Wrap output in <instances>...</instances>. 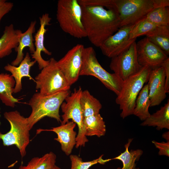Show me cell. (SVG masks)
Here are the masks:
<instances>
[{
    "instance_id": "obj_5",
    "label": "cell",
    "mask_w": 169,
    "mask_h": 169,
    "mask_svg": "<svg viewBox=\"0 0 169 169\" xmlns=\"http://www.w3.org/2000/svg\"><path fill=\"white\" fill-rule=\"evenodd\" d=\"M81 7L78 0H59L56 19L65 33L78 38L87 37L82 21Z\"/></svg>"
},
{
    "instance_id": "obj_18",
    "label": "cell",
    "mask_w": 169,
    "mask_h": 169,
    "mask_svg": "<svg viewBox=\"0 0 169 169\" xmlns=\"http://www.w3.org/2000/svg\"><path fill=\"white\" fill-rule=\"evenodd\" d=\"M36 21H32L27 29L24 33H21L20 36L18 44L15 49L17 52L15 59L11 63V64L17 66H18L24 58L23 50L26 47L29 48L31 54H33L35 51V47L33 43L34 41L33 34L35 31V26Z\"/></svg>"
},
{
    "instance_id": "obj_31",
    "label": "cell",
    "mask_w": 169,
    "mask_h": 169,
    "mask_svg": "<svg viewBox=\"0 0 169 169\" xmlns=\"http://www.w3.org/2000/svg\"><path fill=\"white\" fill-rule=\"evenodd\" d=\"M13 6V3L6 0H0V24L3 18L12 10Z\"/></svg>"
},
{
    "instance_id": "obj_27",
    "label": "cell",
    "mask_w": 169,
    "mask_h": 169,
    "mask_svg": "<svg viewBox=\"0 0 169 169\" xmlns=\"http://www.w3.org/2000/svg\"><path fill=\"white\" fill-rule=\"evenodd\" d=\"M56 156L52 152L41 157L32 158L26 166L21 165L18 169H52L55 165Z\"/></svg>"
},
{
    "instance_id": "obj_7",
    "label": "cell",
    "mask_w": 169,
    "mask_h": 169,
    "mask_svg": "<svg viewBox=\"0 0 169 169\" xmlns=\"http://www.w3.org/2000/svg\"><path fill=\"white\" fill-rule=\"evenodd\" d=\"M90 75L99 79L108 89L117 95L120 93L123 81L115 73H109L99 63L92 47L84 48L80 76Z\"/></svg>"
},
{
    "instance_id": "obj_6",
    "label": "cell",
    "mask_w": 169,
    "mask_h": 169,
    "mask_svg": "<svg viewBox=\"0 0 169 169\" xmlns=\"http://www.w3.org/2000/svg\"><path fill=\"white\" fill-rule=\"evenodd\" d=\"M3 115L9 123L10 129L5 134L0 132V140H2L4 146L15 145L23 157L26 154V149L30 142L27 118L21 115L17 110L6 112Z\"/></svg>"
},
{
    "instance_id": "obj_28",
    "label": "cell",
    "mask_w": 169,
    "mask_h": 169,
    "mask_svg": "<svg viewBox=\"0 0 169 169\" xmlns=\"http://www.w3.org/2000/svg\"><path fill=\"white\" fill-rule=\"evenodd\" d=\"M145 17L157 26H169V6L156 8Z\"/></svg>"
},
{
    "instance_id": "obj_13",
    "label": "cell",
    "mask_w": 169,
    "mask_h": 169,
    "mask_svg": "<svg viewBox=\"0 0 169 169\" xmlns=\"http://www.w3.org/2000/svg\"><path fill=\"white\" fill-rule=\"evenodd\" d=\"M137 59L141 66L152 69L161 66L168 56L159 47L145 38L136 43Z\"/></svg>"
},
{
    "instance_id": "obj_16",
    "label": "cell",
    "mask_w": 169,
    "mask_h": 169,
    "mask_svg": "<svg viewBox=\"0 0 169 169\" xmlns=\"http://www.w3.org/2000/svg\"><path fill=\"white\" fill-rule=\"evenodd\" d=\"M39 20L40 27L34 36L35 51L31 55L32 58L38 63L39 69L41 70L46 66L49 62V60H45L42 58L41 55V52L48 55H52V53L44 45V35L47 31L46 26L50 25L51 18L49 17V13H45L39 17Z\"/></svg>"
},
{
    "instance_id": "obj_9",
    "label": "cell",
    "mask_w": 169,
    "mask_h": 169,
    "mask_svg": "<svg viewBox=\"0 0 169 169\" xmlns=\"http://www.w3.org/2000/svg\"><path fill=\"white\" fill-rule=\"evenodd\" d=\"M83 90L79 87L74 89V91L65 98V102H63L61 105L62 120L61 125L65 124L69 119L75 123L78 127V132L76 137L75 147L85 146L88 139L85 136V129L83 123V117L81 108L80 100Z\"/></svg>"
},
{
    "instance_id": "obj_24",
    "label": "cell",
    "mask_w": 169,
    "mask_h": 169,
    "mask_svg": "<svg viewBox=\"0 0 169 169\" xmlns=\"http://www.w3.org/2000/svg\"><path fill=\"white\" fill-rule=\"evenodd\" d=\"M132 140V138L129 139L127 143L125 145V151L117 156L111 159V160L117 159L122 161V167H119L117 169H140L136 167L135 162L139 161L143 153V151L139 149L129 151V147Z\"/></svg>"
},
{
    "instance_id": "obj_1",
    "label": "cell",
    "mask_w": 169,
    "mask_h": 169,
    "mask_svg": "<svg viewBox=\"0 0 169 169\" xmlns=\"http://www.w3.org/2000/svg\"><path fill=\"white\" fill-rule=\"evenodd\" d=\"M81 6L82 21L87 37L92 44L99 47L120 28L119 14L112 8Z\"/></svg>"
},
{
    "instance_id": "obj_34",
    "label": "cell",
    "mask_w": 169,
    "mask_h": 169,
    "mask_svg": "<svg viewBox=\"0 0 169 169\" xmlns=\"http://www.w3.org/2000/svg\"><path fill=\"white\" fill-rule=\"evenodd\" d=\"M163 138L166 140L167 141H169V131L163 133L162 135Z\"/></svg>"
},
{
    "instance_id": "obj_8",
    "label": "cell",
    "mask_w": 169,
    "mask_h": 169,
    "mask_svg": "<svg viewBox=\"0 0 169 169\" xmlns=\"http://www.w3.org/2000/svg\"><path fill=\"white\" fill-rule=\"evenodd\" d=\"M34 81L36 89L39 90V93L44 95L69 90L71 86L53 58L50 59L48 64L36 76Z\"/></svg>"
},
{
    "instance_id": "obj_12",
    "label": "cell",
    "mask_w": 169,
    "mask_h": 169,
    "mask_svg": "<svg viewBox=\"0 0 169 169\" xmlns=\"http://www.w3.org/2000/svg\"><path fill=\"white\" fill-rule=\"evenodd\" d=\"M135 24L121 27L106 39L99 47L102 54L112 58L128 49L136 40H129L130 33Z\"/></svg>"
},
{
    "instance_id": "obj_35",
    "label": "cell",
    "mask_w": 169,
    "mask_h": 169,
    "mask_svg": "<svg viewBox=\"0 0 169 169\" xmlns=\"http://www.w3.org/2000/svg\"><path fill=\"white\" fill-rule=\"evenodd\" d=\"M52 169H61L59 167L55 165Z\"/></svg>"
},
{
    "instance_id": "obj_14",
    "label": "cell",
    "mask_w": 169,
    "mask_h": 169,
    "mask_svg": "<svg viewBox=\"0 0 169 169\" xmlns=\"http://www.w3.org/2000/svg\"><path fill=\"white\" fill-rule=\"evenodd\" d=\"M165 79V71L162 66L151 70L147 84L150 107L159 105L166 97Z\"/></svg>"
},
{
    "instance_id": "obj_11",
    "label": "cell",
    "mask_w": 169,
    "mask_h": 169,
    "mask_svg": "<svg viewBox=\"0 0 169 169\" xmlns=\"http://www.w3.org/2000/svg\"><path fill=\"white\" fill-rule=\"evenodd\" d=\"M84 48L83 44H78L57 61V65L70 86L80 76Z\"/></svg>"
},
{
    "instance_id": "obj_29",
    "label": "cell",
    "mask_w": 169,
    "mask_h": 169,
    "mask_svg": "<svg viewBox=\"0 0 169 169\" xmlns=\"http://www.w3.org/2000/svg\"><path fill=\"white\" fill-rule=\"evenodd\" d=\"M157 26L145 17L136 23L129 35V40L136 39L137 37L146 35L153 31Z\"/></svg>"
},
{
    "instance_id": "obj_21",
    "label": "cell",
    "mask_w": 169,
    "mask_h": 169,
    "mask_svg": "<svg viewBox=\"0 0 169 169\" xmlns=\"http://www.w3.org/2000/svg\"><path fill=\"white\" fill-rule=\"evenodd\" d=\"M143 126H156L158 130L169 129V100L160 110L144 120L140 125Z\"/></svg>"
},
{
    "instance_id": "obj_20",
    "label": "cell",
    "mask_w": 169,
    "mask_h": 169,
    "mask_svg": "<svg viewBox=\"0 0 169 169\" xmlns=\"http://www.w3.org/2000/svg\"><path fill=\"white\" fill-rule=\"evenodd\" d=\"M15 85V81L11 75L0 73V99L5 105L12 107L19 102L12 95Z\"/></svg>"
},
{
    "instance_id": "obj_22",
    "label": "cell",
    "mask_w": 169,
    "mask_h": 169,
    "mask_svg": "<svg viewBox=\"0 0 169 169\" xmlns=\"http://www.w3.org/2000/svg\"><path fill=\"white\" fill-rule=\"evenodd\" d=\"M83 123L86 136H96L100 137L105 134V123L100 113L84 118Z\"/></svg>"
},
{
    "instance_id": "obj_2",
    "label": "cell",
    "mask_w": 169,
    "mask_h": 169,
    "mask_svg": "<svg viewBox=\"0 0 169 169\" xmlns=\"http://www.w3.org/2000/svg\"><path fill=\"white\" fill-rule=\"evenodd\" d=\"M70 94L69 90L48 95H43L39 92L34 94L28 103L32 108L31 113L27 117L30 131L36 123L45 117L54 118L61 123L59 108Z\"/></svg>"
},
{
    "instance_id": "obj_10",
    "label": "cell",
    "mask_w": 169,
    "mask_h": 169,
    "mask_svg": "<svg viewBox=\"0 0 169 169\" xmlns=\"http://www.w3.org/2000/svg\"><path fill=\"white\" fill-rule=\"evenodd\" d=\"M109 66L123 81L139 71L142 66L138 61L136 41L126 50L111 58Z\"/></svg>"
},
{
    "instance_id": "obj_30",
    "label": "cell",
    "mask_w": 169,
    "mask_h": 169,
    "mask_svg": "<svg viewBox=\"0 0 169 169\" xmlns=\"http://www.w3.org/2000/svg\"><path fill=\"white\" fill-rule=\"evenodd\" d=\"M103 155L98 158L92 161H84L82 159L75 155H70L69 158L71 162L70 169H89L92 166L99 163L104 164L106 162L111 160V159L104 160L102 158Z\"/></svg>"
},
{
    "instance_id": "obj_25",
    "label": "cell",
    "mask_w": 169,
    "mask_h": 169,
    "mask_svg": "<svg viewBox=\"0 0 169 169\" xmlns=\"http://www.w3.org/2000/svg\"><path fill=\"white\" fill-rule=\"evenodd\" d=\"M80 102L83 118L99 114L102 107L100 101L87 90L82 91Z\"/></svg>"
},
{
    "instance_id": "obj_26",
    "label": "cell",
    "mask_w": 169,
    "mask_h": 169,
    "mask_svg": "<svg viewBox=\"0 0 169 169\" xmlns=\"http://www.w3.org/2000/svg\"><path fill=\"white\" fill-rule=\"evenodd\" d=\"M146 37L160 48L167 56L169 54V27L157 26Z\"/></svg>"
},
{
    "instance_id": "obj_23",
    "label": "cell",
    "mask_w": 169,
    "mask_h": 169,
    "mask_svg": "<svg viewBox=\"0 0 169 169\" xmlns=\"http://www.w3.org/2000/svg\"><path fill=\"white\" fill-rule=\"evenodd\" d=\"M150 105L148 87L147 84L143 86L136 98L133 115L144 121L151 115L149 111Z\"/></svg>"
},
{
    "instance_id": "obj_17",
    "label": "cell",
    "mask_w": 169,
    "mask_h": 169,
    "mask_svg": "<svg viewBox=\"0 0 169 169\" xmlns=\"http://www.w3.org/2000/svg\"><path fill=\"white\" fill-rule=\"evenodd\" d=\"M36 62L35 60L32 61L29 54L27 52L23 60L18 67L8 64L4 67V69L10 72L11 76L15 81V85L13 93H16L22 89V79L23 77H27L30 80H34L30 74L31 68Z\"/></svg>"
},
{
    "instance_id": "obj_33",
    "label": "cell",
    "mask_w": 169,
    "mask_h": 169,
    "mask_svg": "<svg viewBox=\"0 0 169 169\" xmlns=\"http://www.w3.org/2000/svg\"><path fill=\"white\" fill-rule=\"evenodd\" d=\"M161 66H162L165 70L166 75L165 89L166 93L169 92V58L165 60L162 63Z\"/></svg>"
},
{
    "instance_id": "obj_4",
    "label": "cell",
    "mask_w": 169,
    "mask_h": 169,
    "mask_svg": "<svg viewBox=\"0 0 169 169\" xmlns=\"http://www.w3.org/2000/svg\"><path fill=\"white\" fill-rule=\"evenodd\" d=\"M152 69L147 66H142L137 73L123 81L122 89L115 99L121 110L120 116L123 119L133 115L136 98L148 82Z\"/></svg>"
},
{
    "instance_id": "obj_15",
    "label": "cell",
    "mask_w": 169,
    "mask_h": 169,
    "mask_svg": "<svg viewBox=\"0 0 169 169\" xmlns=\"http://www.w3.org/2000/svg\"><path fill=\"white\" fill-rule=\"evenodd\" d=\"M76 124L73 121H69L59 126L53 127L50 130L39 129L37 130V134L44 131H50L56 133L57 137L54 140L61 144L62 150L67 156L71 154L76 144V132L74 129Z\"/></svg>"
},
{
    "instance_id": "obj_3",
    "label": "cell",
    "mask_w": 169,
    "mask_h": 169,
    "mask_svg": "<svg viewBox=\"0 0 169 169\" xmlns=\"http://www.w3.org/2000/svg\"><path fill=\"white\" fill-rule=\"evenodd\" d=\"M169 6V0H114L120 27L135 24L154 9Z\"/></svg>"
},
{
    "instance_id": "obj_19",
    "label": "cell",
    "mask_w": 169,
    "mask_h": 169,
    "mask_svg": "<svg viewBox=\"0 0 169 169\" xmlns=\"http://www.w3.org/2000/svg\"><path fill=\"white\" fill-rule=\"evenodd\" d=\"M22 32L20 30L15 29L13 24L5 27L0 38V59L10 55L17 47Z\"/></svg>"
},
{
    "instance_id": "obj_32",
    "label": "cell",
    "mask_w": 169,
    "mask_h": 169,
    "mask_svg": "<svg viewBox=\"0 0 169 169\" xmlns=\"http://www.w3.org/2000/svg\"><path fill=\"white\" fill-rule=\"evenodd\" d=\"M152 143L159 150V155L169 156V141L159 142L154 140L152 141Z\"/></svg>"
}]
</instances>
